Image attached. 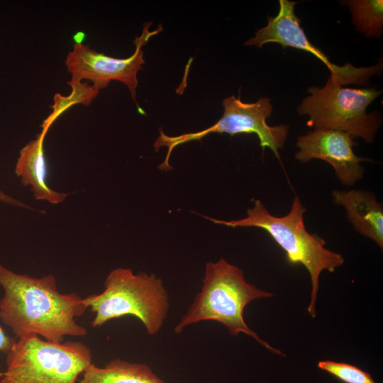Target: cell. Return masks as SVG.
Wrapping results in <instances>:
<instances>
[{
	"instance_id": "1",
	"label": "cell",
	"mask_w": 383,
	"mask_h": 383,
	"mask_svg": "<svg viewBox=\"0 0 383 383\" xmlns=\"http://www.w3.org/2000/svg\"><path fill=\"white\" fill-rule=\"evenodd\" d=\"M0 319L16 339L39 336L63 342L67 336L84 337L87 328L76 318L87 309L77 293H61L52 274L40 277L16 273L0 262Z\"/></svg>"
},
{
	"instance_id": "2",
	"label": "cell",
	"mask_w": 383,
	"mask_h": 383,
	"mask_svg": "<svg viewBox=\"0 0 383 383\" xmlns=\"http://www.w3.org/2000/svg\"><path fill=\"white\" fill-rule=\"evenodd\" d=\"M305 211V207L296 196L290 211L284 216L272 215L260 200L255 199L243 218L224 221L206 216L203 217L216 224L231 228L255 227L265 231L285 252L290 263H300L308 270L311 292L307 311L314 318L319 276L323 270L333 272L344 263V258L340 254L327 249L326 241L322 238L307 231L304 222Z\"/></svg>"
},
{
	"instance_id": "3",
	"label": "cell",
	"mask_w": 383,
	"mask_h": 383,
	"mask_svg": "<svg viewBox=\"0 0 383 383\" xmlns=\"http://www.w3.org/2000/svg\"><path fill=\"white\" fill-rule=\"evenodd\" d=\"M201 291L196 296L187 313L174 328L180 333L189 325L202 321H216L224 325L231 335L243 333L275 354L280 350L262 340L245 323V306L252 301L270 297L273 294L247 282L243 272L223 258L206 263Z\"/></svg>"
},
{
	"instance_id": "4",
	"label": "cell",
	"mask_w": 383,
	"mask_h": 383,
	"mask_svg": "<svg viewBox=\"0 0 383 383\" xmlns=\"http://www.w3.org/2000/svg\"><path fill=\"white\" fill-rule=\"evenodd\" d=\"M104 289L83 298L94 314L92 328L126 316H133L152 335L162 328L169 309V299L162 280L153 274H133L131 269L111 270L104 281Z\"/></svg>"
},
{
	"instance_id": "5",
	"label": "cell",
	"mask_w": 383,
	"mask_h": 383,
	"mask_svg": "<svg viewBox=\"0 0 383 383\" xmlns=\"http://www.w3.org/2000/svg\"><path fill=\"white\" fill-rule=\"evenodd\" d=\"M0 383H77L93 362L81 341L51 342L39 336L16 339L6 354Z\"/></svg>"
},
{
	"instance_id": "6",
	"label": "cell",
	"mask_w": 383,
	"mask_h": 383,
	"mask_svg": "<svg viewBox=\"0 0 383 383\" xmlns=\"http://www.w3.org/2000/svg\"><path fill=\"white\" fill-rule=\"evenodd\" d=\"M297 112L309 116L307 125L313 130H336L366 143L374 141L382 124L379 111L367 113V106L382 93L374 88H344L329 76L322 88L311 87Z\"/></svg>"
},
{
	"instance_id": "7",
	"label": "cell",
	"mask_w": 383,
	"mask_h": 383,
	"mask_svg": "<svg viewBox=\"0 0 383 383\" xmlns=\"http://www.w3.org/2000/svg\"><path fill=\"white\" fill-rule=\"evenodd\" d=\"M224 111L221 118L213 126L194 133H183L179 135L169 136L160 130V134L154 143L155 151L161 147H167L165 159L159 165L161 170L172 169L170 157L173 150L178 145L194 140H200L209 134L227 133L233 136L236 134H255L260 140V145L264 150L270 148L275 157L280 160L279 149L285 144L289 126L281 124L270 126L267 118L272 112V105L268 98H260L255 103L243 102L235 96L226 98L222 102Z\"/></svg>"
},
{
	"instance_id": "8",
	"label": "cell",
	"mask_w": 383,
	"mask_h": 383,
	"mask_svg": "<svg viewBox=\"0 0 383 383\" xmlns=\"http://www.w3.org/2000/svg\"><path fill=\"white\" fill-rule=\"evenodd\" d=\"M296 4L293 1L279 0L277 16L268 17L267 25L259 29L245 45L260 48L267 43H275L283 48L289 47L308 52L327 67L331 78L341 86L350 84L367 85L371 77L382 71V61L363 67H356L348 63L341 66L332 63L321 50L309 40L301 27V20L295 14Z\"/></svg>"
},
{
	"instance_id": "9",
	"label": "cell",
	"mask_w": 383,
	"mask_h": 383,
	"mask_svg": "<svg viewBox=\"0 0 383 383\" xmlns=\"http://www.w3.org/2000/svg\"><path fill=\"white\" fill-rule=\"evenodd\" d=\"M151 23L145 25L143 33L135 39V50L128 58H115L98 52L82 41H75L73 50L69 52L65 60L67 71L71 74L72 82L87 79L100 90L108 86L112 80L125 84L128 88L133 101L136 102L137 73L145 63L142 47L149 38L162 30L149 32Z\"/></svg>"
},
{
	"instance_id": "10",
	"label": "cell",
	"mask_w": 383,
	"mask_h": 383,
	"mask_svg": "<svg viewBox=\"0 0 383 383\" xmlns=\"http://www.w3.org/2000/svg\"><path fill=\"white\" fill-rule=\"evenodd\" d=\"M357 143L347 133L336 130H313L298 138L299 150L294 157L301 163L313 159L330 164L339 181L353 186L362 179L364 168L362 162L372 161L356 155L353 147Z\"/></svg>"
},
{
	"instance_id": "11",
	"label": "cell",
	"mask_w": 383,
	"mask_h": 383,
	"mask_svg": "<svg viewBox=\"0 0 383 383\" xmlns=\"http://www.w3.org/2000/svg\"><path fill=\"white\" fill-rule=\"evenodd\" d=\"M332 201L345 210L354 229L383 248V208L375 195L368 191L334 190Z\"/></svg>"
},
{
	"instance_id": "12",
	"label": "cell",
	"mask_w": 383,
	"mask_h": 383,
	"mask_svg": "<svg viewBox=\"0 0 383 383\" xmlns=\"http://www.w3.org/2000/svg\"><path fill=\"white\" fill-rule=\"evenodd\" d=\"M44 139L40 133L19 151L15 173L24 186H29L37 200L52 204L62 202L68 193L56 192L46 183L47 165L44 152Z\"/></svg>"
},
{
	"instance_id": "13",
	"label": "cell",
	"mask_w": 383,
	"mask_h": 383,
	"mask_svg": "<svg viewBox=\"0 0 383 383\" xmlns=\"http://www.w3.org/2000/svg\"><path fill=\"white\" fill-rule=\"evenodd\" d=\"M77 383H165L151 368L143 363L114 359L104 367L92 362Z\"/></svg>"
},
{
	"instance_id": "14",
	"label": "cell",
	"mask_w": 383,
	"mask_h": 383,
	"mask_svg": "<svg viewBox=\"0 0 383 383\" xmlns=\"http://www.w3.org/2000/svg\"><path fill=\"white\" fill-rule=\"evenodd\" d=\"M352 15L357 32L367 38H381L383 29L382 0H350L344 1Z\"/></svg>"
},
{
	"instance_id": "15",
	"label": "cell",
	"mask_w": 383,
	"mask_h": 383,
	"mask_svg": "<svg viewBox=\"0 0 383 383\" xmlns=\"http://www.w3.org/2000/svg\"><path fill=\"white\" fill-rule=\"evenodd\" d=\"M72 87V92L68 96L56 94L54 96V104L52 113L44 120L42 124V131L40 134L45 137L51 125L65 111L74 104H81L89 106L97 96L99 90L93 85L82 82H68Z\"/></svg>"
},
{
	"instance_id": "16",
	"label": "cell",
	"mask_w": 383,
	"mask_h": 383,
	"mask_svg": "<svg viewBox=\"0 0 383 383\" xmlns=\"http://www.w3.org/2000/svg\"><path fill=\"white\" fill-rule=\"evenodd\" d=\"M317 366L345 383H376L369 373L350 364L322 360Z\"/></svg>"
},
{
	"instance_id": "17",
	"label": "cell",
	"mask_w": 383,
	"mask_h": 383,
	"mask_svg": "<svg viewBox=\"0 0 383 383\" xmlns=\"http://www.w3.org/2000/svg\"><path fill=\"white\" fill-rule=\"evenodd\" d=\"M16 338L8 335L0 326V352L6 354L16 342ZM3 375V372L0 371V378Z\"/></svg>"
},
{
	"instance_id": "18",
	"label": "cell",
	"mask_w": 383,
	"mask_h": 383,
	"mask_svg": "<svg viewBox=\"0 0 383 383\" xmlns=\"http://www.w3.org/2000/svg\"><path fill=\"white\" fill-rule=\"evenodd\" d=\"M0 203L9 204V205L20 207V208L35 210L33 209L32 207H30V206L25 204L24 202L20 200H18L10 195L6 194V193H4V192L1 190H0Z\"/></svg>"
}]
</instances>
